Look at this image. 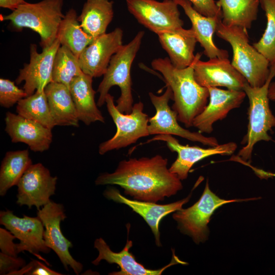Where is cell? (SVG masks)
<instances>
[{
  "label": "cell",
  "mask_w": 275,
  "mask_h": 275,
  "mask_svg": "<svg viewBox=\"0 0 275 275\" xmlns=\"http://www.w3.org/2000/svg\"><path fill=\"white\" fill-rule=\"evenodd\" d=\"M167 165L168 159L159 154L123 160L114 172L98 176L95 184L118 185L134 200L156 203L175 195L183 187L181 180Z\"/></svg>",
  "instance_id": "6da1fadb"
},
{
  "label": "cell",
  "mask_w": 275,
  "mask_h": 275,
  "mask_svg": "<svg viewBox=\"0 0 275 275\" xmlns=\"http://www.w3.org/2000/svg\"><path fill=\"white\" fill-rule=\"evenodd\" d=\"M153 69L160 72L166 86L173 92L172 108L177 115L178 121L187 128L193 126L195 118L205 108L209 93L194 77L193 65L182 69L173 65L169 58H157L151 62Z\"/></svg>",
  "instance_id": "7a4b0ae2"
},
{
  "label": "cell",
  "mask_w": 275,
  "mask_h": 275,
  "mask_svg": "<svg viewBox=\"0 0 275 275\" xmlns=\"http://www.w3.org/2000/svg\"><path fill=\"white\" fill-rule=\"evenodd\" d=\"M144 34V31L139 32L130 42L123 45L112 56L97 91L99 93L97 102L98 106L101 107L105 103V98L110 89L113 86H117L120 88L121 94L116 101L117 108L124 114L131 112L133 99L130 70Z\"/></svg>",
  "instance_id": "3957f363"
},
{
  "label": "cell",
  "mask_w": 275,
  "mask_h": 275,
  "mask_svg": "<svg viewBox=\"0 0 275 275\" xmlns=\"http://www.w3.org/2000/svg\"><path fill=\"white\" fill-rule=\"evenodd\" d=\"M215 33L231 46V64L248 84L253 87L262 86L268 78L270 66L267 60L250 44L247 29L225 25L221 20Z\"/></svg>",
  "instance_id": "277c9868"
},
{
  "label": "cell",
  "mask_w": 275,
  "mask_h": 275,
  "mask_svg": "<svg viewBox=\"0 0 275 275\" xmlns=\"http://www.w3.org/2000/svg\"><path fill=\"white\" fill-rule=\"evenodd\" d=\"M63 0H42L36 3L20 4L1 20H9L17 29L29 28L38 33L42 48L57 38L58 29L65 15L62 12Z\"/></svg>",
  "instance_id": "5b68a950"
},
{
  "label": "cell",
  "mask_w": 275,
  "mask_h": 275,
  "mask_svg": "<svg viewBox=\"0 0 275 275\" xmlns=\"http://www.w3.org/2000/svg\"><path fill=\"white\" fill-rule=\"evenodd\" d=\"M275 76V64L270 66V73L265 83L260 87H253L246 82L243 88L249 99V124L247 134L242 143L246 144L238 152L243 161L250 160L254 145L260 141L272 140L268 132L275 127V117L269 105L268 88Z\"/></svg>",
  "instance_id": "8992f818"
},
{
  "label": "cell",
  "mask_w": 275,
  "mask_h": 275,
  "mask_svg": "<svg viewBox=\"0 0 275 275\" xmlns=\"http://www.w3.org/2000/svg\"><path fill=\"white\" fill-rule=\"evenodd\" d=\"M105 104L107 112L116 126L117 131L112 138L99 145L98 152L100 155L126 147L135 143L140 138L150 135L149 118L143 112L142 102L133 104L129 114L120 112L115 104L114 97L109 93L106 97Z\"/></svg>",
  "instance_id": "52a82bcc"
},
{
  "label": "cell",
  "mask_w": 275,
  "mask_h": 275,
  "mask_svg": "<svg viewBox=\"0 0 275 275\" xmlns=\"http://www.w3.org/2000/svg\"><path fill=\"white\" fill-rule=\"evenodd\" d=\"M243 200L222 199L209 188L208 180L200 199L193 206L181 208L173 214L178 228L184 234L190 236L197 244L205 241L208 234L207 225L213 212L223 205Z\"/></svg>",
  "instance_id": "ba28073f"
},
{
  "label": "cell",
  "mask_w": 275,
  "mask_h": 275,
  "mask_svg": "<svg viewBox=\"0 0 275 275\" xmlns=\"http://www.w3.org/2000/svg\"><path fill=\"white\" fill-rule=\"evenodd\" d=\"M126 5L140 23L157 35L183 25L178 5L174 0H126Z\"/></svg>",
  "instance_id": "9c48e42d"
},
{
  "label": "cell",
  "mask_w": 275,
  "mask_h": 275,
  "mask_svg": "<svg viewBox=\"0 0 275 275\" xmlns=\"http://www.w3.org/2000/svg\"><path fill=\"white\" fill-rule=\"evenodd\" d=\"M166 87L165 92L161 95H156L151 92L148 93L156 109L155 115L149 119V134L176 135L211 147L219 145L215 138L205 136L200 132L190 131L178 124L176 113L169 105L170 100L173 99V92L170 87Z\"/></svg>",
  "instance_id": "30bf717a"
},
{
  "label": "cell",
  "mask_w": 275,
  "mask_h": 275,
  "mask_svg": "<svg viewBox=\"0 0 275 275\" xmlns=\"http://www.w3.org/2000/svg\"><path fill=\"white\" fill-rule=\"evenodd\" d=\"M37 216L45 228L43 238L46 246L56 253L66 270H68L69 266L75 274H79L83 265L70 254L69 250L72 243L61 229V222L66 218L63 205L50 201L38 210Z\"/></svg>",
  "instance_id": "8fae6325"
},
{
  "label": "cell",
  "mask_w": 275,
  "mask_h": 275,
  "mask_svg": "<svg viewBox=\"0 0 275 275\" xmlns=\"http://www.w3.org/2000/svg\"><path fill=\"white\" fill-rule=\"evenodd\" d=\"M57 179L41 163L32 164L17 185L16 203L20 206H27L29 209L34 206L39 210L55 194Z\"/></svg>",
  "instance_id": "7c38bea8"
},
{
  "label": "cell",
  "mask_w": 275,
  "mask_h": 275,
  "mask_svg": "<svg viewBox=\"0 0 275 275\" xmlns=\"http://www.w3.org/2000/svg\"><path fill=\"white\" fill-rule=\"evenodd\" d=\"M61 44L57 39L50 45L37 51V45L31 44L30 61L20 69L15 80L17 85L24 82L23 89L30 96L36 91H43L52 81V70L54 57Z\"/></svg>",
  "instance_id": "4fadbf2b"
},
{
  "label": "cell",
  "mask_w": 275,
  "mask_h": 275,
  "mask_svg": "<svg viewBox=\"0 0 275 275\" xmlns=\"http://www.w3.org/2000/svg\"><path fill=\"white\" fill-rule=\"evenodd\" d=\"M0 223L20 241L16 244L18 254L28 251L42 259L40 252L48 254L50 251L43 238L44 227L37 216L19 217L7 210L1 211Z\"/></svg>",
  "instance_id": "5bb4252c"
},
{
  "label": "cell",
  "mask_w": 275,
  "mask_h": 275,
  "mask_svg": "<svg viewBox=\"0 0 275 275\" xmlns=\"http://www.w3.org/2000/svg\"><path fill=\"white\" fill-rule=\"evenodd\" d=\"M192 64L196 81L205 88L224 87L229 90H243L247 82L244 77L232 65L228 58H214L207 61L200 60L197 53Z\"/></svg>",
  "instance_id": "9a60e30c"
},
{
  "label": "cell",
  "mask_w": 275,
  "mask_h": 275,
  "mask_svg": "<svg viewBox=\"0 0 275 275\" xmlns=\"http://www.w3.org/2000/svg\"><path fill=\"white\" fill-rule=\"evenodd\" d=\"M155 141L166 142L168 147L171 151L177 153V158L172 163L169 170L181 180L187 178L190 169L198 161L213 155H231L237 147L236 144L234 142L218 145L209 148H203L197 146H189L188 145H182L177 139L170 134H157L147 142Z\"/></svg>",
  "instance_id": "2e32d148"
},
{
  "label": "cell",
  "mask_w": 275,
  "mask_h": 275,
  "mask_svg": "<svg viewBox=\"0 0 275 275\" xmlns=\"http://www.w3.org/2000/svg\"><path fill=\"white\" fill-rule=\"evenodd\" d=\"M123 31L119 28L94 39L78 58L82 72L93 77L104 74L112 56L123 45Z\"/></svg>",
  "instance_id": "e0dca14e"
},
{
  "label": "cell",
  "mask_w": 275,
  "mask_h": 275,
  "mask_svg": "<svg viewBox=\"0 0 275 275\" xmlns=\"http://www.w3.org/2000/svg\"><path fill=\"white\" fill-rule=\"evenodd\" d=\"M5 121V131L12 143H24L34 152L49 149L52 141V129L10 112L6 113Z\"/></svg>",
  "instance_id": "ac0fdd59"
},
{
  "label": "cell",
  "mask_w": 275,
  "mask_h": 275,
  "mask_svg": "<svg viewBox=\"0 0 275 275\" xmlns=\"http://www.w3.org/2000/svg\"><path fill=\"white\" fill-rule=\"evenodd\" d=\"M208 90L209 104L195 118L193 126L200 132L210 133L213 123L225 118L231 110L239 107L246 95L243 90H226L217 87H209Z\"/></svg>",
  "instance_id": "d6986e66"
},
{
  "label": "cell",
  "mask_w": 275,
  "mask_h": 275,
  "mask_svg": "<svg viewBox=\"0 0 275 275\" xmlns=\"http://www.w3.org/2000/svg\"><path fill=\"white\" fill-rule=\"evenodd\" d=\"M104 196L109 200L118 203L124 204L141 215L147 223L154 236L156 244L161 246L160 240L159 225L163 217L177 210L182 208V206L189 200L190 195L187 198L176 202L166 205H159L156 203L130 200L122 196L119 190L114 187L106 188Z\"/></svg>",
  "instance_id": "ffe728a7"
},
{
  "label": "cell",
  "mask_w": 275,
  "mask_h": 275,
  "mask_svg": "<svg viewBox=\"0 0 275 275\" xmlns=\"http://www.w3.org/2000/svg\"><path fill=\"white\" fill-rule=\"evenodd\" d=\"M94 246L98 251V256L92 261V264L98 265L101 261L104 260L109 264L115 263L120 267V271L109 273V274L111 275H160L171 265L178 263L186 264L179 260L173 252L172 261L169 264L158 269L146 268L138 263L133 255L129 252L132 242L129 240H127L124 249L118 253L112 251L102 238L96 239Z\"/></svg>",
  "instance_id": "44dd1931"
},
{
  "label": "cell",
  "mask_w": 275,
  "mask_h": 275,
  "mask_svg": "<svg viewBox=\"0 0 275 275\" xmlns=\"http://www.w3.org/2000/svg\"><path fill=\"white\" fill-rule=\"evenodd\" d=\"M184 11L190 20L191 29L197 40L204 49L203 53L209 59L214 58H228L227 50L218 48L213 41L218 22L222 19V13L213 17L204 16L193 7L188 0H174Z\"/></svg>",
  "instance_id": "7402d4cb"
},
{
  "label": "cell",
  "mask_w": 275,
  "mask_h": 275,
  "mask_svg": "<svg viewBox=\"0 0 275 275\" xmlns=\"http://www.w3.org/2000/svg\"><path fill=\"white\" fill-rule=\"evenodd\" d=\"M157 35L162 47L168 53L174 66L182 69L194 63L196 57L194 51L198 41L191 29L181 27Z\"/></svg>",
  "instance_id": "603a6c76"
},
{
  "label": "cell",
  "mask_w": 275,
  "mask_h": 275,
  "mask_svg": "<svg viewBox=\"0 0 275 275\" xmlns=\"http://www.w3.org/2000/svg\"><path fill=\"white\" fill-rule=\"evenodd\" d=\"M92 85L93 77L83 73L74 77L69 86L78 118L87 126L95 122H105L104 118L95 102L96 92Z\"/></svg>",
  "instance_id": "cb8c5ba5"
},
{
  "label": "cell",
  "mask_w": 275,
  "mask_h": 275,
  "mask_svg": "<svg viewBox=\"0 0 275 275\" xmlns=\"http://www.w3.org/2000/svg\"><path fill=\"white\" fill-rule=\"evenodd\" d=\"M44 92L55 125L78 127L79 120L69 88L52 81Z\"/></svg>",
  "instance_id": "d4e9b609"
},
{
  "label": "cell",
  "mask_w": 275,
  "mask_h": 275,
  "mask_svg": "<svg viewBox=\"0 0 275 275\" xmlns=\"http://www.w3.org/2000/svg\"><path fill=\"white\" fill-rule=\"evenodd\" d=\"M113 17V1L86 0L78 20L83 30L95 39L106 33Z\"/></svg>",
  "instance_id": "484cf974"
},
{
  "label": "cell",
  "mask_w": 275,
  "mask_h": 275,
  "mask_svg": "<svg viewBox=\"0 0 275 275\" xmlns=\"http://www.w3.org/2000/svg\"><path fill=\"white\" fill-rule=\"evenodd\" d=\"M222 23L227 26L250 29L257 18L260 0H218Z\"/></svg>",
  "instance_id": "4316f807"
},
{
  "label": "cell",
  "mask_w": 275,
  "mask_h": 275,
  "mask_svg": "<svg viewBox=\"0 0 275 275\" xmlns=\"http://www.w3.org/2000/svg\"><path fill=\"white\" fill-rule=\"evenodd\" d=\"M57 39L61 45L68 48L77 58L94 40L81 28L76 11L73 9L69 10L62 19Z\"/></svg>",
  "instance_id": "83f0119b"
},
{
  "label": "cell",
  "mask_w": 275,
  "mask_h": 275,
  "mask_svg": "<svg viewBox=\"0 0 275 275\" xmlns=\"http://www.w3.org/2000/svg\"><path fill=\"white\" fill-rule=\"evenodd\" d=\"M33 164L27 149L6 152L0 168V196L17 185L27 169Z\"/></svg>",
  "instance_id": "f1b7e54d"
},
{
  "label": "cell",
  "mask_w": 275,
  "mask_h": 275,
  "mask_svg": "<svg viewBox=\"0 0 275 275\" xmlns=\"http://www.w3.org/2000/svg\"><path fill=\"white\" fill-rule=\"evenodd\" d=\"M16 113L49 129L56 126L44 90L36 91L20 100L17 103Z\"/></svg>",
  "instance_id": "f546056e"
},
{
  "label": "cell",
  "mask_w": 275,
  "mask_h": 275,
  "mask_svg": "<svg viewBox=\"0 0 275 275\" xmlns=\"http://www.w3.org/2000/svg\"><path fill=\"white\" fill-rule=\"evenodd\" d=\"M77 58L68 48L61 45L56 54L52 70V81L69 88L73 79L82 74Z\"/></svg>",
  "instance_id": "4dcf8cb0"
},
{
  "label": "cell",
  "mask_w": 275,
  "mask_h": 275,
  "mask_svg": "<svg viewBox=\"0 0 275 275\" xmlns=\"http://www.w3.org/2000/svg\"><path fill=\"white\" fill-rule=\"evenodd\" d=\"M267 19L266 29L260 40L253 46L269 62L275 64V0H260Z\"/></svg>",
  "instance_id": "1f68e13d"
},
{
  "label": "cell",
  "mask_w": 275,
  "mask_h": 275,
  "mask_svg": "<svg viewBox=\"0 0 275 275\" xmlns=\"http://www.w3.org/2000/svg\"><path fill=\"white\" fill-rule=\"evenodd\" d=\"M28 96L23 89L19 88L14 82L6 78L0 79V105L10 108L22 99Z\"/></svg>",
  "instance_id": "d6a6232c"
},
{
  "label": "cell",
  "mask_w": 275,
  "mask_h": 275,
  "mask_svg": "<svg viewBox=\"0 0 275 275\" xmlns=\"http://www.w3.org/2000/svg\"><path fill=\"white\" fill-rule=\"evenodd\" d=\"M23 259L0 253V274H12L25 265Z\"/></svg>",
  "instance_id": "836d02e7"
},
{
  "label": "cell",
  "mask_w": 275,
  "mask_h": 275,
  "mask_svg": "<svg viewBox=\"0 0 275 275\" xmlns=\"http://www.w3.org/2000/svg\"><path fill=\"white\" fill-rule=\"evenodd\" d=\"M13 275H60L62 274L50 269L45 265L37 260L31 261L19 270L13 272Z\"/></svg>",
  "instance_id": "e575fe53"
},
{
  "label": "cell",
  "mask_w": 275,
  "mask_h": 275,
  "mask_svg": "<svg viewBox=\"0 0 275 275\" xmlns=\"http://www.w3.org/2000/svg\"><path fill=\"white\" fill-rule=\"evenodd\" d=\"M198 12L207 17H213L222 13L221 7L214 0H188Z\"/></svg>",
  "instance_id": "d590c367"
},
{
  "label": "cell",
  "mask_w": 275,
  "mask_h": 275,
  "mask_svg": "<svg viewBox=\"0 0 275 275\" xmlns=\"http://www.w3.org/2000/svg\"><path fill=\"white\" fill-rule=\"evenodd\" d=\"M15 237L7 229L0 228V249L1 252L11 256L18 257L17 243L13 242Z\"/></svg>",
  "instance_id": "8d00e7d4"
},
{
  "label": "cell",
  "mask_w": 275,
  "mask_h": 275,
  "mask_svg": "<svg viewBox=\"0 0 275 275\" xmlns=\"http://www.w3.org/2000/svg\"><path fill=\"white\" fill-rule=\"evenodd\" d=\"M0 7L14 10L17 7L15 6L11 0H0Z\"/></svg>",
  "instance_id": "74e56055"
},
{
  "label": "cell",
  "mask_w": 275,
  "mask_h": 275,
  "mask_svg": "<svg viewBox=\"0 0 275 275\" xmlns=\"http://www.w3.org/2000/svg\"><path fill=\"white\" fill-rule=\"evenodd\" d=\"M268 96L270 100H275V81L271 82L269 85Z\"/></svg>",
  "instance_id": "f35d334b"
},
{
  "label": "cell",
  "mask_w": 275,
  "mask_h": 275,
  "mask_svg": "<svg viewBox=\"0 0 275 275\" xmlns=\"http://www.w3.org/2000/svg\"><path fill=\"white\" fill-rule=\"evenodd\" d=\"M12 2V3L17 7L18 5L23 4L25 3L26 2L24 0H11Z\"/></svg>",
  "instance_id": "ab89813d"
},
{
  "label": "cell",
  "mask_w": 275,
  "mask_h": 275,
  "mask_svg": "<svg viewBox=\"0 0 275 275\" xmlns=\"http://www.w3.org/2000/svg\"><path fill=\"white\" fill-rule=\"evenodd\" d=\"M271 175H273V176H275V174H271Z\"/></svg>",
  "instance_id": "60d3db41"
}]
</instances>
